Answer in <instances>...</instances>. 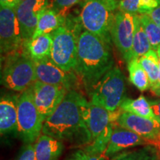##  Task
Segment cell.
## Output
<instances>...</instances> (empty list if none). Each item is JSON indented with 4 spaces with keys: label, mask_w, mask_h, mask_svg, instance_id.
I'll use <instances>...</instances> for the list:
<instances>
[{
    "label": "cell",
    "mask_w": 160,
    "mask_h": 160,
    "mask_svg": "<svg viewBox=\"0 0 160 160\" xmlns=\"http://www.w3.org/2000/svg\"><path fill=\"white\" fill-rule=\"evenodd\" d=\"M86 101L77 90L68 92L57 108L45 119L42 133L74 145L91 143V134L82 116V107Z\"/></svg>",
    "instance_id": "cell-1"
},
{
    "label": "cell",
    "mask_w": 160,
    "mask_h": 160,
    "mask_svg": "<svg viewBox=\"0 0 160 160\" xmlns=\"http://www.w3.org/2000/svg\"><path fill=\"white\" fill-rule=\"evenodd\" d=\"M114 66L111 44L83 29L79 39L74 72L88 95L98 82Z\"/></svg>",
    "instance_id": "cell-2"
},
{
    "label": "cell",
    "mask_w": 160,
    "mask_h": 160,
    "mask_svg": "<svg viewBox=\"0 0 160 160\" xmlns=\"http://www.w3.org/2000/svg\"><path fill=\"white\" fill-rule=\"evenodd\" d=\"M82 31L79 18L68 14L65 24L52 33L51 59L64 71H74L79 39Z\"/></svg>",
    "instance_id": "cell-3"
},
{
    "label": "cell",
    "mask_w": 160,
    "mask_h": 160,
    "mask_svg": "<svg viewBox=\"0 0 160 160\" xmlns=\"http://www.w3.org/2000/svg\"><path fill=\"white\" fill-rule=\"evenodd\" d=\"M119 0H84L79 19L83 29L112 42L111 30Z\"/></svg>",
    "instance_id": "cell-4"
},
{
    "label": "cell",
    "mask_w": 160,
    "mask_h": 160,
    "mask_svg": "<svg viewBox=\"0 0 160 160\" xmlns=\"http://www.w3.org/2000/svg\"><path fill=\"white\" fill-rule=\"evenodd\" d=\"M7 57L2 69L1 82L8 89L22 93L37 81L34 61L23 49Z\"/></svg>",
    "instance_id": "cell-5"
},
{
    "label": "cell",
    "mask_w": 160,
    "mask_h": 160,
    "mask_svg": "<svg viewBox=\"0 0 160 160\" xmlns=\"http://www.w3.org/2000/svg\"><path fill=\"white\" fill-rule=\"evenodd\" d=\"M125 77L117 66L106 73L89 93L92 103L116 112L125 99Z\"/></svg>",
    "instance_id": "cell-6"
},
{
    "label": "cell",
    "mask_w": 160,
    "mask_h": 160,
    "mask_svg": "<svg viewBox=\"0 0 160 160\" xmlns=\"http://www.w3.org/2000/svg\"><path fill=\"white\" fill-rule=\"evenodd\" d=\"M17 112L19 137L27 144L35 142L42 132L45 119L35 105L32 86L18 97Z\"/></svg>",
    "instance_id": "cell-7"
},
{
    "label": "cell",
    "mask_w": 160,
    "mask_h": 160,
    "mask_svg": "<svg viewBox=\"0 0 160 160\" xmlns=\"http://www.w3.org/2000/svg\"><path fill=\"white\" fill-rule=\"evenodd\" d=\"M24 40L15 8H0V49L1 54L8 56L19 51Z\"/></svg>",
    "instance_id": "cell-8"
},
{
    "label": "cell",
    "mask_w": 160,
    "mask_h": 160,
    "mask_svg": "<svg viewBox=\"0 0 160 160\" xmlns=\"http://www.w3.org/2000/svg\"><path fill=\"white\" fill-rule=\"evenodd\" d=\"M134 14L118 10L111 30V40L127 63L132 60Z\"/></svg>",
    "instance_id": "cell-9"
},
{
    "label": "cell",
    "mask_w": 160,
    "mask_h": 160,
    "mask_svg": "<svg viewBox=\"0 0 160 160\" xmlns=\"http://www.w3.org/2000/svg\"><path fill=\"white\" fill-rule=\"evenodd\" d=\"M37 81L54 85H62L68 91L77 90L79 83L74 71H65L60 68L51 58L34 61Z\"/></svg>",
    "instance_id": "cell-10"
},
{
    "label": "cell",
    "mask_w": 160,
    "mask_h": 160,
    "mask_svg": "<svg viewBox=\"0 0 160 160\" xmlns=\"http://www.w3.org/2000/svg\"><path fill=\"white\" fill-rule=\"evenodd\" d=\"M33 99L44 119L54 112L68 92L62 85H54L36 81L32 85Z\"/></svg>",
    "instance_id": "cell-11"
},
{
    "label": "cell",
    "mask_w": 160,
    "mask_h": 160,
    "mask_svg": "<svg viewBox=\"0 0 160 160\" xmlns=\"http://www.w3.org/2000/svg\"><path fill=\"white\" fill-rule=\"evenodd\" d=\"M50 5V0H23L15 8L24 42L31 39L37 28L40 13Z\"/></svg>",
    "instance_id": "cell-12"
},
{
    "label": "cell",
    "mask_w": 160,
    "mask_h": 160,
    "mask_svg": "<svg viewBox=\"0 0 160 160\" xmlns=\"http://www.w3.org/2000/svg\"><path fill=\"white\" fill-rule=\"evenodd\" d=\"M115 122L120 127L137 133L152 143L160 135L159 121L122 111L121 110Z\"/></svg>",
    "instance_id": "cell-13"
},
{
    "label": "cell",
    "mask_w": 160,
    "mask_h": 160,
    "mask_svg": "<svg viewBox=\"0 0 160 160\" xmlns=\"http://www.w3.org/2000/svg\"><path fill=\"white\" fill-rule=\"evenodd\" d=\"M119 113L120 109L116 112H110L91 102H85L82 107V116L85 125L91 134L92 141L110 124L115 122Z\"/></svg>",
    "instance_id": "cell-14"
},
{
    "label": "cell",
    "mask_w": 160,
    "mask_h": 160,
    "mask_svg": "<svg viewBox=\"0 0 160 160\" xmlns=\"http://www.w3.org/2000/svg\"><path fill=\"white\" fill-rule=\"evenodd\" d=\"M148 144L153 143L137 133L123 128L118 125H115L114 124L111 139L104 152L103 156L105 158L113 157L124 150Z\"/></svg>",
    "instance_id": "cell-15"
},
{
    "label": "cell",
    "mask_w": 160,
    "mask_h": 160,
    "mask_svg": "<svg viewBox=\"0 0 160 160\" xmlns=\"http://www.w3.org/2000/svg\"><path fill=\"white\" fill-rule=\"evenodd\" d=\"M19 96L5 95L0 100V133L1 135L17 132V100Z\"/></svg>",
    "instance_id": "cell-16"
},
{
    "label": "cell",
    "mask_w": 160,
    "mask_h": 160,
    "mask_svg": "<svg viewBox=\"0 0 160 160\" xmlns=\"http://www.w3.org/2000/svg\"><path fill=\"white\" fill-rule=\"evenodd\" d=\"M67 16L68 14L60 13L50 5L40 13L37 28L31 39L45 33H52L65 24Z\"/></svg>",
    "instance_id": "cell-17"
},
{
    "label": "cell",
    "mask_w": 160,
    "mask_h": 160,
    "mask_svg": "<svg viewBox=\"0 0 160 160\" xmlns=\"http://www.w3.org/2000/svg\"><path fill=\"white\" fill-rule=\"evenodd\" d=\"M53 48V35L45 33L35 39L24 42L22 49L33 61L51 58Z\"/></svg>",
    "instance_id": "cell-18"
},
{
    "label": "cell",
    "mask_w": 160,
    "mask_h": 160,
    "mask_svg": "<svg viewBox=\"0 0 160 160\" xmlns=\"http://www.w3.org/2000/svg\"><path fill=\"white\" fill-rule=\"evenodd\" d=\"M35 142L37 160H58L63 151L61 141L44 133L39 136Z\"/></svg>",
    "instance_id": "cell-19"
},
{
    "label": "cell",
    "mask_w": 160,
    "mask_h": 160,
    "mask_svg": "<svg viewBox=\"0 0 160 160\" xmlns=\"http://www.w3.org/2000/svg\"><path fill=\"white\" fill-rule=\"evenodd\" d=\"M119 109L122 111L128 112L140 117L158 120L153 113L149 100L144 96H140L137 99H130L126 97L120 105Z\"/></svg>",
    "instance_id": "cell-20"
},
{
    "label": "cell",
    "mask_w": 160,
    "mask_h": 160,
    "mask_svg": "<svg viewBox=\"0 0 160 160\" xmlns=\"http://www.w3.org/2000/svg\"><path fill=\"white\" fill-rule=\"evenodd\" d=\"M134 22L135 30L132 45V59H139L152 49L151 45L144 31L139 15L134 14Z\"/></svg>",
    "instance_id": "cell-21"
},
{
    "label": "cell",
    "mask_w": 160,
    "mask_h": 160,
    "mask_svg": "<svg viewBox=\"0 0 160 160\" xmlns=\"http://www.w3.org/2000/svg\"><path fill=\"white\" fill-rule=\"evenodd\" d=\"M111 160H160V151L154 144H148L132 151L122 152Z\"/></svg>",
    "instance_id": "cell-22"
},
{
    "label": "cell",
    "mask_w": 160,
    "mask_h": 160,
    "mask_svg": "<svg viewBox=\"0 0 160 160\" xmlns=\"http://www.w3.org/2000/svg\"><path fill=\"white\" fill-rule=\"evenodd\" d=\"M160 5V0H119V11L135 15L148 14Z\"/></svg>",
    "instance_id": "cell-23"
},
{
    "label": "cell",
    "mask_w": 160,
    "mask_h": 160,
    "mask_svg": "<svg viewBox=\"0 0 160 160\" xmlns=\"http://www.w3.org/2000/svg\"><path fill=\"white\" fill-rule=\"evenodd\" d=\"M129 80L140 91L143 92L151 88L150 80L145 70L139 63V59H132L128 63Z\"/></svg>",
    "instance_id": "cell-24"
},
{
    "label": "cell",
    "mask_w": 160,
    "mask_h": 160,
    "mask_svg": "<svg viewBox=\"0 0 160 160\" xmlns=\"http://www.w3.org/2000/svg\"><path fill=\"white\" fill-rule=\"evenodd\" d=\"M139 61L148 76L151 88L157 85L159 77V57L157 51L153 49L150 50L148 53L139 58Z\"/></svg>",
    "instance_id": "cell-25"
},
{
    "label": "cell",
    "mask_w": 160,
    "mask_h": 160,
    "mask_svg": "<svg viewBox=\"0 0 160 160\" xmlns=\"http://www.w3.org/2000/svg\"><path fill=\"white\" fill-rule=\"evenodd\" d=\"M113 126H114V122L110 124L95 139H93L88 145L86 146L84 150L93 154L103 156L104 152L111 139Z\"/></svg>",
    "instance_id": "cell-26"
},
{
    "label": "cell",
    "mask_w": 160,
    "mask_h": 160,
    "mask_svg": "<svg viewBox=\"0 0 160 160\" xmlns=\"http://www.w3.org/2000/svg\"><path fill=\"white\" fill-rule=\"evenodd\" d=\"M139 16L144 31L151 45L152 49L157 51L160 45V28L149 14Z\"/></svg>",
    "instance_id": "cell-27"
},
{
    "label": "cell",
    "mask_w": 160,
    "mask_h": 160,
    "mask_svg": "<svg viewBox=\"0 0 160 160\" xmlns=\"http://www.w3.org/2000/svg\"><path fill=\"white\" fill-rule=\"evenodd\" d=\"M68 160H107L102 155L93 154L85 150H78L72 153Z\"/></svg>",
    "instance_id": "cell-28"
},
{
    "label": "cell",
    "mask_w": 160,
    "mask_h": 160,
    "mask_svg": "<svg viewBox=\"0 0 160 160\" xmlns=\"http://www.w3.org/2000/svg\"><path fill=\"white\" fill-rule=\"evenodd\" d=\"M80 0H52L51 6L60 13L68 14L67 11Z\"/></svg>",
    "instance_id": "cell-29"
},
{
    "label": "cell",
    "mask_w": 160,
    "mask_h": 160,
    "mask_svg": "<svg viewBox=\"0 0 160 160\" xmlns=\"http://www.w3.org/2000/svg\"><path fill=\"white\" fill-rule=\"evenodd\" d=\"M16 160H37L34 144H26L22 148L19 156Z\"/></svg>",
    "instance_id": "cell-30"
},
{
    "label": "cell",
    "mask_w": 160,
    "mask_h": 160,
    "mask_svg": "<svg viewBox=\"0 0 160 160\" xmlns=\"http://www.w3.org/2000/svg\"><path fill=\"white\" fill-rule=\"evenodd\" d=\"M151 108L153 110V113L160 122V99H148Z\"/></svg>",
    "instance_id": "cell-31"
},
{
    "label": "cell",
    "mask_w": 160,
    "mask_h": 160,
    "mask_svg": "<svg viewBox=\"0 0 160 160\" xmlns=\"http://www.w3.org/2000/svg\"><path fill=\"white\" fill-rule=\"evenodd\" d=\"M148 14L151 16V17L160 28V5L158 6L157 8H155Z\"/></svg>",
    "instance_id": "cell-32"
},
{
    "label": "cell",
    "mask_w": 160,
    "mask_h": 160,
    "mask_svg": "<svg viewBox=\"0 0 160 160\" xmlns=\"http://www.w3.org/2000/svg\"><path fill=\"white\" fill-rule=\"evenodd\" d=\"M23 0H0V3L1 6H7L16 8L17 6Z\"/></svg>",
    "instance_id": "cell-33"
},
{
    "label": "cell",
    "mask_w": 160,
    "mask_h": 160,
    "mask_svg": "<svg viewBox=\"0 0 160 160\" xmlns=\"http://www.w3.org/2000/svg\"><path fill=\"white\" fill-rule=\"evenodd\" d=\"M150 89L153 92V94L160 97V85H156L153 86V87H151Z\"/></svg>",
    "instance_id": "cell-34"
},
{
    "label": "cell",
    "mask_w": 160,
    "mask_h": 160,
    "mask_svg": "<svg viewBox=\"0 0 160 160\" xmlns=\"http://www.w3.org/2000/svg\"><path fill=\"white\" fill-rule=\"evenodd\" d=\"M157 52L158 57H159V81H158L157 85H160V45L157 49Z\"/></svg>",
    "instance_id": "cell-35"
},
{
    "label": "cell",
    "mask_w": 160,
    "mask_h": 160,
    "mask_svg": "<svg viewBox=\"0 0 160 160\" xmlns=\"http://www.w3.org/2000/svg\"><path fill=\"white\" fill-rule=\"evenodd\" d=\"M153 144H154V145L157 146L158 149H159L160 151V137H158V139L157 140H155V141L153 142Z\"/></svg>",
    "instance_id": "cell-36"
},
{
    "label": "cell",
    "mask_w": 160,
    "mask_h": 160,
    "mask_svg": "<svg viewBox=\"0 0 160 160\" xmlns=\"http://www.w3.org/2000/svg\"><path fill=\"white\" fill-rule=\"evenodd\" d=\"M159 137H160V135H159Z\"/></svg>",
    "instance_id": "cell-37"
}]
</instances>
